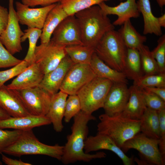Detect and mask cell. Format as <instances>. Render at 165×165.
Instances as JSON below:
<instances>
[{
    "label": "cell",
    "mask_w": 165,
    "mask_h": 165,
    "mask_svg": "<svg viewBox=\"0 0 165 165\" xmlns=\"http://www.w3.org/2000/svg\"><path fill=\"white\" fill-rule=\"evenodd\" d=\"M96 118L92 114L81 111L74 117V122L71 127L72 132L67 137V141L64 146L63 154L61 161L65 165L77 161L89 162L93 159L106 157L103 152L94 154L86 153L84 151L85 141L89 132L88 124Z\"/></svg>",
    "instance_id": "6da1fadb"
},
{
    "label": "cell",
    "mask_w": 165,
    "mask_h": 165,
    "mask_svg": "<svg viewBox=\"0 0 165 165\" xmlns=\"http://www.w3.org/2000/svg\"><path fill=\"white\" fill-rule=\"evenodd\" d=\"M80 29L83 45L95 48L104 35L115 29L109 18L98 5L79 11L75 14Z\"/></svg>",
    "instance_id": "7a4b0ae2"
},
{
    "label": "cell",
    "mask_w": 165,
    "mask_h": 165,
    "mask_svg": "<svg viewBox=\"0 0 165 165\" xmlns=\"http://www.w3.org/2000/svg\"><path fill=\"white\" fill-rule=\"evenodd\" d=\"M99 118L97 133L110 137L121 148L126 141L140 132V119H130L121 114L110 116L105 113Z\"/></svg>",
    "instance_id": "3957f363"
},
{
    "label": "cell",
    "mask_w": 165,
    "mask_h": 165,
    "mask_svg": "<svg viewBox=\"0 0 165 165\" xmlns=\"http://www.w3.org/2000/svg\"><path fill=\"white\" fill-rule=\"evenodd\" d=\"M64 147L58 144L50 145L41 142L30 130L23 131L15 141L5 149L3 153L18 157L24 155H44L61 160Z\"/></svg>",
    "instance_id": "277c9868"
},
{
    "label": "cell",
    "mask_w": 165,
    "mask_h": 165,
    "mask_svg": "<svg viewBox=\"0 0 165 165\" xmlns=\"http://www.w3.org/2000/svg\"><path fill=\"white\" fill-rule=\"evenodd\" d=\"M94 50L106 64L116 71L123 72L127 48L118 31L113 29L107 32Z\"/></svg>",
    "instance_id": "5b68a950"
},
{
    "label": "cell",
    "mask_w": 165,
    "mask_h": 165,
    "mask_svg": "<svg viewBox=\"0 0 165 165\" xmlns=\"http://www.w3.org/2000/svg\"><path fill=\"white\" fill-rule=\"evenodd\" d=\"M113 83L110 80L96 76L84 85L77 94L80 101L81 111L92 114L103 108Z\"/></svg>",
    "instance_id": "8992f818"
},
{
    "label": "cell",
    "mask_w": 165,
    "mask_h": 165,
    "mask_svg": "<svg viewBox=\"0 0 165 165\" xmlns=\"http://www.w3.org/2000/svg\"><path fill=\"white\" fill-rule=\"evenodd\" d=\"M159 139L148 137L139 132L126 141L121 149L124 152L131 149L138 150L142 159L149 165H164L159 149Z\"/></svg>",
    "instance_id": "52a82bcc"
},
{
    "label": "cell",
    "mask_w": 165,
    "mask_h": 165,
    "mask_svg": "<svg viewBox=\"0 0 165 165\" xmlns=\"http://www.w3.org/2000/svg\"><path fill=\"white\" fill-rule=\"evenodd\" d=\"M65 47L50 40L41 43L36 47L33 63L38 64L45 75L55 68L66 55Z\"/></svg>",
    "instance_id": "ba28073f"
},
{
    "label": "cell",
    "mask_w": 165,
    "mask_h": 165,
    "mask_svg": "<svg viewBox=\"0 0 165 165\" xmlns=\"http://www.w3.org/2000/svg\"><path fill=\"white\" fill-rule=\"evenodd\" d=\"M14 90L30 114L37 116H46L53 96L39 86L26 89Z\"/></svg>",
    "instance_id": "9c48e42d"
},
{
    "label": "cell",
    "mask_w": 165,
    "mask_h": 165,
    "mask_svg": "<svg viewBox=\"0 0 165 165\" xmlns=\"http://www.w3.org/2000/svg\"><path fill=\"white\" fill-rule=\"evenodd\" d=\"M96 76L90 64H75L67 73L60 90L68 95L77 94L84 85Z\"/></svg>",
    "instance_id": "30bf717a"
},
{
    "label": "cell",
    "mask_w": 165,
    "mask_h": 165,
    "mask_svg": "<svg viewBox=\"0 0 165 165\" xmlns=\"http://www.w3.org/2000/svg\"><path fill=\"white\" fill-rule=\"evenodd\" d=\"M14 0H9V19L7 26L0 35V40L6 49L12 55L22 50L21 38L24 34L19 25Z\"/></svg>",
    "instance_id": "8fae6325"
},
{
    "label": "cell",
    "mask_w": 165,
    "mask_h": 165,
    "mask_svg": "<svg viewBox=\"0 0 165 165\" xmlns=\"http://www.w3.org/2000/svg\"><path fill=\"white\" fill-rule=\"evenodd\" d=\"M50 40L65 46L83 45L77 20L75 15H68L58 25L54 31Z\"/></svg>",
    "instance_id": "7c38bea8"
},
{
    "label": "cell",
    "mask_w": 165,
    "mask_h": 165,
    "mask_svg": "<svg viewBox=\"0 0 165 165\" xmlns=\"http://www.w3.org/2000/svg\"><path fill=\"white\" fill-rule=\"evenodd\" d=\"M56 3L41 8H31L18 1L15 2L16 13L19 22L28 28L42 29L46 17Z\"/></svg>",
    "instance_id": "4fadbf2b"
},
{
    "label": "cell",
    "mask_w": 165,
    "mask_h": 165,
    "mask_svg": "<svg viewBox=\"0 0 165 165\" xmlns=\"http://www.w3.org/2000/svg\"><path fill=\"white\" fill-rule=\"evenodd\" d=\"M130 90L127 84L113 82L106 97L103 108L110 116L121 114L128 101Z\"/></svg>",
    "instance_id": "5bb4252c"
},
{
    "label": "cell",
    "mask_w": 165,
    "mask_h": 165,
    "mask_svg": "<svg viewBox=\"0 0 165 165\" xmlns=\"http://www.w3.org/2000/svg\"><path fill=\"white\" fill-rule=\"evenodd\" d=\"M101 149L107 150L113 152L120 159L124 165H132L133 164L134 158L127 156L109 136L97 133L94 136L87 137L84 147V151L86 153H89L91 152Z\"/></svg>",
    "instance_id": "9a60e30c"
},
{
    "label": "cell",
    "mask_w": 165,
    "mask_h": 165,
    "mask_svg": "<svg viewBox=\"0 0 165 165\" xmlns=\"http://www.w3.org/2000/svg\"><path fill=\"white\" fill-rule=\"evenodd\" d=\"M74 64L67 54L55 68L44 75L39 86L53 96L60 90L67 73Z\"/></svg>",
    "instance_id": "2e32d148"
},
{
    "label": "cell",
    "mask_w": 165,
    "mask_h": 165,
    "mask_svg": "<svg viewBox=\"0 0 165 165\" xmlns=\"http://www.w3.org/2000/svg\"><path fill=\"white\" fill-rule=\"evenodd\" d=\"M98 6L104 14L107 16L115 15L118 16L117 18L112 23L114 26H121L130 18H137L140 16L136 0H126L115 6H109L104 2Z\"/></svg>",
    "instance_id": "e0dca14e"
},
{
    "label": "cell",
    "mask_w": 165,
    "mask_h": 165,
    "mask_svg": "<svg viewBox=\"0 0 165 165\" xmlns=\"http://www.w3.org/2000/svg\"><path fill=\"white\" fill-rule=\"evenodd\" d=\"M0 108L12 117L31 115L15 91L4 85L0 87Z\"/></svg>",
    "instance_id": "ac0fdd59"
},
{
    "label": "cell",
    "mask_w": 165,
    "mask_h": 165,
    "mask_svg": "<svg viewBox=\"0 0 165 165\" xmlns=\"http://www.w3.org/2000/svg\"><path fill=\"white\" fill-rule=\"evenodd\" d=\"M44 74L36 64L33 63L7 86L10 89H26L39 86Z\"/></svg>",
    "instance_id": "d6986e66"
},
{
    "label": "cell",
    "mask_w": 165,
    "mask_h": 165,
    "mask_svg": "<svg viewBox=\"0 0 165 165\" xmlns=\"http://www.w3.org/2000/svg\"><path fill=\"white\" fill-rule=\"evenodd\" d=\"M51 123L46 116H37L30 115L26 116L12 117L0 120V129H13L25 131Z\"/></svg>",
    "instance_id": "ffe728a7"
},
{
    "label": "cell",
    "mask_w": 165,
    "mask_h": 165,
    "mask_svg": "<svg viewBox=\"0 0 165 165\" xmlns=\"http://www.w3.org/2000/svg\"><path fill=\"white\" fill-rule=\"evenodd\" d=\"M129 89V99L121 114L123 116L130 119L140 120L147 107L141 88L133 84Z\"/></svg>",
    "instance_id": "44dd1931"
},
{
    "label": "cell",
    "mask_w": 165,
    "mask_h": 165,
    "mask_svg": "<svg viewBox=\"0 0 165 165\" xmlns=\"http://www.w3.org/2000/svg\"><path fill=\"white\" fill-rule=\"evenodd\" d=\"M68 95L60 90L53 95L49 110L46 116L50 119L54 130L57 132H61L64 128L62 121Z\"/></svg>",
    "instance_id": "7402d4cb"
},
{
    "label": "cell",
    "mask_w": 165,
    "mask_h": 165,
    "mask_svg": "<svg viewBox=\"0 0 165 165\" xmlns=\"http://www.w3.org/2000/svg\"><path fill=\"white\" fill-rule=\"evenodd\" d=\"M68 15L60 2L49 12L45 21L40 37L41 43H47L50 41L55 29Z\"/></svg>",
    "instance_id": "603a6c76"
},
{
    "label": "cell",
    "mask_w": 165,
    "mask_h": 165,
    "mask_svg": "<svg viewBox=\"0 0 165 165\" xmlns=\"http://www.w3.org/2000/svg\"><path fill=\"white\" fill-rule=\"evenodd\" d=\"M90 64L97 76L107 79L113 82L128 84L127 78L123 72L110 67L101 60L95 52Z\"/></svg>",
    "instance_id": "cb8c5ba5"
},
{
    "label": "cell",
    "mask_w": 165,
    "mask_h": 165,
    "mask_svg": "<svg viewBox=\"0 0 165 165\" xmlns=\"http://www.w3.org/2000/svg\"><path fill=\"white\" fill-rule=\"evenodd\" d=\"M137 4L143 18V34H154L157 36H161V28L158 24L157 17L152 13L149 0H138Z\"/></svg>",
    "instance_id": "d4e9b609"
},
{
    "label": "cell",
    "mask_w": 165,
    "mask_h": 165,
    "mask_svg": "<svg viewBox=\"0 0 165 165\" xmlns=\"http://www.w3.org/2000/svg\"><path fill=\"white\" fill-rule=\"evenodd\" d=\"M140 120V132L148 137L159 139V122L157 111L146 107Z\"/></svg>",
    "instance_id": "484cf974"
},
{
    "label": "cell",
    "mask_w": 165,
    "mask_h": 165,
    "mask_svg": "<svg viewBox=\"0 0 165 165\" xmlns=\"http://www.w3.org/2000/svg\"><path fill=\"white\" fill-rule=\"evenodd\" d=\"M123 72L127 79L135 82L144 75L138 50L127 48L125 66Z\"/></svg>",
    "instance_id": "4316f807"
},
{
    "label": "cell",
    "mask_w": 165,
    "mask_h": 165,
    "mask_svg": "<svg viewBox=\"0 0 165 165\" xmlns=\"http://www.w3.org/2000/svg\"><path fill=\"white\" fill-rule=\"evenodd\" d=\"M127 48L138 50L147 40V37L138 32L130 20L125 22L118 31Z\"/></svg>",
    "instance_id": "83f0119b"
},
{
    "label": "cell",
    "mask_w": 165,
    "mask_h": 165,
    "mask_svg": "<svg viewBox=\"0 0 165 165\" xmlns=\"http://www.w3.org/2000/svg\"><path fill=\"white\" fill-rule=\"evenodd\" d=\"M67 55L74 64H90L94 49L84 45L66 46Z\"/></svg>",
    "instance_id": "f1b7e54d"
},
{
    "label": "cell",
    "mask_w": 165,
    "mask_h": 165,
    "mask_svg": "<svg viewBox=\"0 0 165 165\" xmlns=\"http://www.w3.org/2000/svg\"><path fill=\"white\" fill-rule=\"evenodd\" d=\"M110 0H61L60 3L68 15Z\"/></svg>",
    "instance_id": "f546056e"
},
{
    "label": "cell",
    "mask_w": 165,
    "mask_h": 165,
    "mask_svg": "<svg viewBox=\"0 0 165 165\" xmlns=\"http://www.w3.org/2000/svg\"><path fill=\"white\" fill-rule=\"evenodd\" d=\"M138 50L144 75L159 73L156 62L149 48L143 44Z\"/></svg>",
    "instance_id": "4dcf8cb0"
},
{
    "label": "cell",
    "mask_w": 165,
    "mask_h": 165,
    "mask_svg": "<svg viewBox=\"0 0 165 165\" xmlns=\"http://www.w3.org/2000/svg\"><path fill=\"white\" fill-rule=\"evenodd\" d=\"M42 30L37 28H28L24 31V34L21 38V42H23L28 38L29 46L27 54L24 60L30 65L33 61L34 53L38 39L40 38Z\"/></svg>",
    "instance_id": "1f68e13d"
},
{
    "label": "cell",
    "mask_w": 165,
    "mask_h": 165,
    "mask_svg": "<svg viewBox=\"0 0 165 165\" xmlns=\"http://www.w3.org/2000/svg\"><path fill=\"white\" fill-rule=\"evenodd\" d=\"M134 84L141 88L149 87H165V73L144 75L134 82Z\"/></svg>",
    "instance_id": "d6a6232c"
},
{
    "label": "cell",
    "mask_w": 165,
    "mask_h": 165,
    "mask_svg": "<svg viewBox=\"0 0 165 165\" xmlns=\"http://www.w3.org/2000/svg\"><path fill=\"white\" fill-rule=\"evenodd\" d=\"M81 110V107L79 98L77 94L69 95L67 99L64 116V121L69 123Z\"/></svg>",
    "instance_id": "836d02e7"
},
{
    "label": "cell",
    "mask_w": 165,
    "mask_h": 165,
    "mask_svg": "<svg viewBox=\"0 0 165 165\" xmlns=\"http://www.w3.org/2000/svg\"><path fill=\"white\" fill-rule=\"evenodd\" d=\"M161 36L157 46L151 52L156 62L159 73H165V35Z\"/></svg>",
    "instance_id": "e575fe53"
},
{
    "label": "cell",
    "mask_w": 165,
    "mask_h": 165,
    "mask_svg": "<svg viewBox=\"0 0 165 165\" xmlns=\"http://www.w3.org/2000/svg\"><path fill=\"white\" fill-rule=\"evenodd\" d=\"M23 131L17 130L11 131L0 129V154L15 141Z\"/></svg>",
    "instance_id": "d590c367"
},
{
    "label": "cell",
    "mask_w": 165,
    "mask_h": 165,
    "mask_svg": "<svg viewBox=\"0 0 165 165\" xmlns=\"http://www.w3.org/2000/svg\"><path fill=\"white\" fill-rule=\"evenodd\" d=\"M144 101L147 108L158 111L165 108V101L156 95L141 88Z\"/></svg>",
    "instance_id": "8d00e7d4"
},
{
    "label": "cell",
    "mask_w": 165,
    "mask_h": 165,
    "mask_svg": "<svg viewBox=\"0 0 165 165\" xmlns=\"http://www.w3.org/2000/svg\"><path fill=\"white\" fill-rule=\"evenodd\" d=\"M30 64L24 60L13 68L6 70L0 71V87L7 81L17 76Z\"/></svg>",
    "instance_id": "74e56055"
},
{
    "label": "cell",
    "mask_w": 165,
    "mask_h": 165,
    "mask_svg": "<svg viewBox=\"0 0 165 165\" xmlns=\"http://www.w3.org/2000/svg\"><path fill=\"white\" fill-rule=\"evenodd\" d=\"M22 60L14 57L4 47L0 40V68L13 67Z\"/></svg>",
    "instance_id": "f35d334b"
},
{
    "label": "cell",
    "mask_w": 165,
    "mask_h": 165,
    "mask_svg": "<svg viewBox=\"0 0 165 165\" xmlns=\"http://www.w3.org/2000/svg\"><path fill=\"white\" fill-rule=\"evenodd\" d=\"M160 127V138L159 147L160 149H165V108L157 111Z\"/></svg>",
    "instance_id": "ab89813d"
},
{
    "label": "cell",
    "mask_w": 165,
    "mask_h": 165,
    "mask_svg": "<svg viewBox=\"0 0 165 165\" xmlns=\"http://www.w3.org/2000/svg\"><path fill=\"white\" fill-rule=\"evenodd\" d=\"M61 0H21V2L29 7L41 6L44 7L57 3Z\"/></svg>",
    "instance_id": "60d3db41"
},
{
    "label": "cell",
    "mask_w": 165,
    "mask_h": 165,
    "mask_svg": "<svg viewBox=\"0 0 165 165\" xmlns=\"http://www.w3.org/2000/svg\"><path fill=\"white\" fill-rule=\"evenodd\" d=\"M9 13L7 9L0 5V35L3 33L7 26Z\"/></svg>",
    "instance_id": "b9f144b4"
},
{
    "label": "cell",
    "mask_w": 165,
    "mask_h": 165,
    "mask_svg": "<svg viewBox=\"0 0 165 165\" xmlns=\"http://www.w3.org/2000/svg\"><path fill=\"white\" fill-rule=\"evenodd\" d=\"M142 89L156 95L165 101V87H149Z\"/></svg>",
    "instance_id": "7bdbcfd3"
},
{
    "label": "cell",
    "mask_w": 165,
    "mask_h": 165,
    "mask_svg": "<svg viewBox=\"0 0 165 165\" xmlns=\"http://www.w3.org/2000/svg\"><path fill=\"white\" fill-rule=\"evenodd\" d=\"M2 161L8 165H31V164L24 162L20 160H17L9 158L2 153Z\"/></svg>",
    "instance_id": "ee69618b"
},
{
    "label": "cell",
    "mask_w": 165,
    "mask_h": 165,
    "mask_svg": "<svg viewBox=\"0 0 165 165\" xmlns=\"http://www.w3.org/2000/svg\"><path fill=\"white\" fill-rule=\"evenodd\" d=\"M158 24L161 28H165V14H163L159 17H157Z\"/></svg>",
    "instance_id": "f6af8a7d"
},
{
    "label": "cell",
    "mask_w": 165,
    "mask_h": 165,
    "mask_svg": "<svg viewBox=\"0 0 165 165\" xmlns=\"http://www.w3.org/2000/svg\"><path fill=\"white\" fill-rule=\"evenodd\" d=\"M10 117L5 111L0 108V120L7 119Z\"/></svg>",
    "instance_id": "bcb514c9"
},
{
    "label": "cell",
    "mask_w": 165,
    "mask_h": 165,
    "mask_svg": "<svg viewBox=\"0 0 165 165\" xmlns=\"http://www.w3.org/2000/svg\"><path fill=\"white\" fill-rule=\"evenodd\" d=\"M134 161L136 162L138 165H149L146 161L141 159L140 160L137 158H134Z\"/></svg>",
    "instance_id": "7dc6e473"
},
{
    "label": "cell",
    "mask_w": 165,
    "mask_h": 165,
    "mask_svg": "<svg viewBox=\"0 0 165 165\" xmlns=\"http://www.w3.org/2000/svg\"><path fill=\"white\" fill-rule=\"evenodd\" d=\"M156 1L159 6L161 8L165 5V0H156Z\"/></svg>",
    "instance_id": "c3c4849f"
},
{
    "label": "cell",
    "mask_w": 165,
    "mask_h": 165,
    "mask_svg": "<svg viewBox=\"0 0 165 165\" xmlns=\"http://www.w3.org/2000/svg\"><path fill=\"white\" fill-rule=\"evenodd\" d=\"M2 165V163L1 161H0V165Z\"/></svg>",
    "instance_id": "681fc988"
},
{
    "label": "cell",
    "mask_w": 165,
    "mask_h": 165,
    "mask_svg": "<svg viewBox=\"0 0 165 165\" xmlns=\"http://www.w3.org/2000/svg\"><path fill=\"white\" fill-rule=\"evenodd\" d=\"M119 0V1H123V0Z\"/></svg>",
    "instance_id": "f907efd6"
}]
</instances>
